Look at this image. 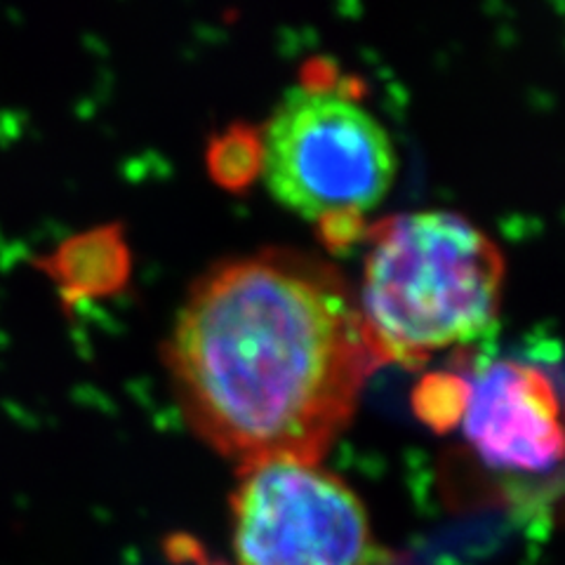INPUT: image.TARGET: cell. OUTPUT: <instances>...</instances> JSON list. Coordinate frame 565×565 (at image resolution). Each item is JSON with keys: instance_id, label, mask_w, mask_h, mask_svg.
Segmentation results:
<instances>
[{"instance_id": "obj_1", "label": "cell", "mask_w": 565, "mask_h": 565, "mask_svg": "<svg viewBox=\"0 0 565 565\" xmlns=\"http://www.w3.org/2000/svg\"><path fill=\"white\" fill-rule=\"evenodd\" d=\"M166 363L191 429L241 469L321 462L382 365L347 278L292 247L232 257L193 280Z\"/></svg>"}, {"instance_id": "obj_2", "label": "cell", "mask_w": 565, "mask_h": 565, "mask_svg": "<svg viewBox=\"0 0 565 565\" xmlns=\"http://www.w3.org/2000/svg\"><path fill=\"white\" fill-rule=\"evenodd\" d=\"M504 257L483 228L448 210L388 215L370 228L356 292L380 363L417 365L498 328Z\"/></svg>"}, {"instance_id": "obj_3", "label": "cell", "mask_w": 565, "mask_h": 565, "mask_svg": "<svg viewBox=\"0 0 565 565\" xmlns=\"http://www.w3.org/2000/svg\"><path fill=\"white\" fill-rule=\"evenodd\" d=\"M396 168L380 118L338 87L297 85L264 122V184L280 205L326 228L356 226L384 201Z\"/></svg>"}, {"instance_id": "obj_4", "label": "cell", "mask_w": 565, "mask_h": 565, "mask_svg": "<svg viewBox=\"0 0 565 565\" xmlns=\"http://www.w3.org/2000/svg\"><path fill=\"white\" fill-rule=\"evenodd\" d=\"M236 565H377L380 546L353 488L321 462L243 467L232 494Z\"/></svg>"}, {"instance_id": "obj_5", "label": "cell", "mask_w": 565, "mask_h": 565, "mask_svg": "<svg viewBox=\"0 0 565 565\" xmlns=\"http://www.w3.org/2000/svg\"><path fill=\"white\" fill-rule=\"evenodd\" d=\"M465 434L494 469L546 471L563 452L558 398L542 370L494 361L473 377Z\"/></svg>"}]
</instances>
